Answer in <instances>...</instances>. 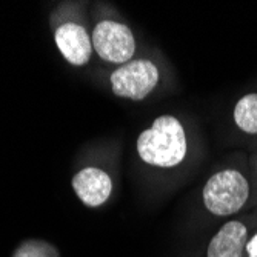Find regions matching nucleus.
<instances>
[{
  "mask_svg": "<svg viewBox=\"0 0 257 257\" xmlns=\"http://www.w3.org/2000/svg\"><path fill=\"white\" fill-rule=\"evenodd\" d=\"M137 156L154 168H174L185 160L188 140L180 120L174 115H159L136 140Z\"/></svg>",
  "mask_w": 257,
  "mask_h": 257,
  "instance_id": "nucleus-1",
  "label": "nucleus"
},
{
  "mask_svg": "<svg viewBox=\"0 0 257 257\" xmlns=\"http://www.w3.org/2000/svg\"><path fill=\"white\" fill-rule=\"evenodd\" d=\"M251 186L243 173L234 168H226L214 173L202 190L203 206L216 217H228L237 214L246 205Z\"/></svg>",
  "mask_w": 257,
  "mask_h": 257,
  "instance_id": "nucleus-2",
  "label": "nucleus"
},
{
  "mask_svg": "<svg viewBox=\"0 0 257 257\" xmlns=\"http://www.w3.org/2000/svg\"><path fill=\"white\" fill-rule=\"evenodd\" d=\"M160 79L159 68L148 59H134L115 68L109 76L114 96L140 102L147 99Z\"/></svg>",
  "mask_w": 257,
  "mask_h": 257,
  "instance_id": "nucleus-3",
  "label": "nucleus"
},
{
  "mask_svg": "<svg viewBox=\"0 0 257 257\" xmlns=\"http://www.w3.org/2000/svg\"><path fill=\"white\" fill-rule=\"evenodd\" d=\"M92 48L97 56L109 63L125 65L133 60L136 53V39L125 23L115 20H102L92 30Z\"/></svg>",
  "mask_w": 257,
  "mask_h": 257,
  "instance_id": "nucleus-4",
  "label": "nucleus"
},
{
  "mask_svg": "<svg viewBox=\"0 0 257 257\" xmlns=\"http://www.w3.org/2000/svg\"><path fill=\"white\" fill-rule=\"evenodd\" d=\"M54 42L68 63L85 66L92 56V42L88 31L76 22H66L56 30Z\"/></svg>",
  "mask_w": 257,
  "mask_h": 257,
  "instance_id": "nucleus-5",
  "label": "nucleus"
},
{
  "mask_svg": "<svg viewBox=\"0 0 257 257\" xmlns=\"http://www.w3.org/2000/svg\"><path fill=\"white\" fill-rule=\"evenodd\" d=\"M73 190L85 206H102L112 193V180L106 171L97 167H85L71 180Z\"/></svg>",
  "mask_w": 257,
  "mask_h": 257,
  "instance_id": "nucleus-6",
  "label": "nucleus"
},
{
  "mask_svg": "<svg viewBox=\"0 0 257 257\" xmlns=\"http://www.w3.org/2000/svg\"><path fill=\"white\" fill-rule=\"evenodd\" d=\"M248 239V228L243 222H226L209 242L206 257H243Z\"/></svg>",
  "mask_w": 257,
  "mask_h": 257,
  "instance_id": "nucleus-7",
  "label": "nucleus"
},
{
  "mask_svg": "<svg viewBox=\"0 0 257 257\" xmlns=\"http://www.w3.org/2000/svg\"><path fill=\"white\" fill-rule=\"evenodd\" d=\"M232 119L240 131L257 134V92H249L236 103Z\"/></svg>",
  "mask_w": 257,
  "mask_h": 257,
  "instance_id": "nucleus-8",
  "label": "nucleus"
},
{
  "mask_svg": "<svg viewBox=\"0 0 257 257\" xmlns=\"http://www.w3.org/2000/svg\"><path fill=\"white\" fill-rule=\"evenodd\" d=\"M13 257H60L57 249L43 240H27L14 252Z\"/></svg>",
  "mask_w": 257,
  "mask_h": 257,
  "instance_id": "nucleus-9",
  "label": "nucleus"
},
{
  "mask_svg": "<svg viewBox=\"0 0 257 257\" xmlns=\"http://www.w3.org/2000/svg\"><path fill=\"white\" fill-rule=\"evenodd\" d=\"M245 251H246V255L248 257H257V232L254 236H251L246 242V246H245Z\"/></svg>",
  "mask_w": 257,
  "mask_h": 257,
  "instance_id": "nucleus-10",
  "label": "nucleus"
},
{
  "mask_svg": "<svg viewBox=\"0 0 257 257\" xmlns=\"http://www.w3.org/2000/svg\"><path fill=\"white\" fill-rule=\"evenodd\" d=\"M255 168H257V160H255Z\"/></svg>",
  "mask_w": 257,
  "mask_h": 257,
  "instance_id": "nucleus-11",
  "label": "nucleus"
}]
</instances>
